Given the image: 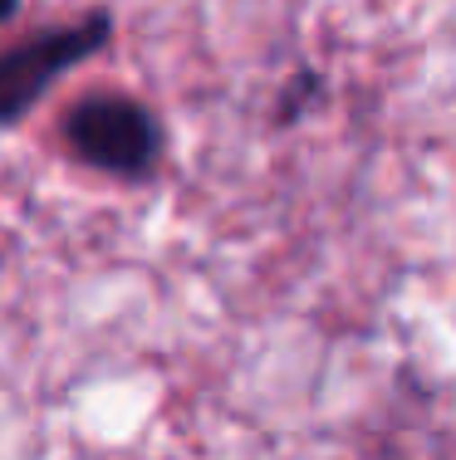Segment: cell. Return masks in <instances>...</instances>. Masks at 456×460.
<instances>
[{"mask_svg":"<svg viewBox=\"0 0 456 460\" xmlns=\"http://www.w3.org/2000/svg\"><path fill=\"white\" fill-rule=\"evenodd\" d=\"M64 142H69L74 162L103 172L113 181H143L157 167L162 152V128L143 103L123 93L103 98H79L64 118Z\"/></svg>","mask_w":456,"mask_h":460,"instance_id":"cell-1","label":"cell"},{"mask_svg":"<svg viewBox=\"0 0 456 460\" xmlns=\"http://www.w3.org/2000/svg\"><path fill=\"white\" fill-rule=\"evenodd\" d=\"M108 30H113V20H108L103 10H94V15L74 20V25L40 30L35 40H25V45L0 54V128L25 118L30 108L54 89V79H59L64 69L94 59V54L108 45Z\"/></svg>","mask_w":456,"mask_h":460,"instance_id":"cell-2","label":"cell"},{"mask_svg":"<svg viewBox=\"0 0 456 460\" xmlns=\"http://www.w3.org/2000/svg\"><path fill=\"white\" fill-rule=\"evenodd\" d=\"M15 10H20V0H0V25H5V20L15 15Z\"/></svg>","mask_w":456,"mask_h":460,"instance_id":"cell-3","label":"cell"}]
</instances>
